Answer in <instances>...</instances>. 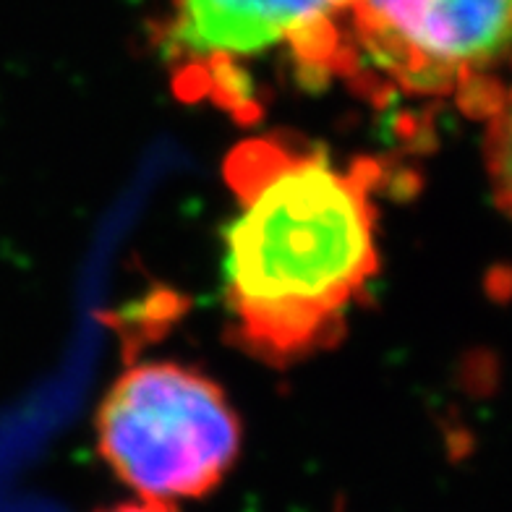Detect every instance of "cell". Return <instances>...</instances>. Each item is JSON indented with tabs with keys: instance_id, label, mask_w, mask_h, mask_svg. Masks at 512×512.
<instances>
[{
	"instance_id": "6da1fadb",
	"label": "cell",
	"mask_w": 512,
	"mask_h": 512,
	"mask_svg": "<svg viewBox=\"0 0 512 512\" xmlns=\"http://www.w3.org/2000/svg\"><path fill=\"white\" fill-rule=\"evenodd\" d=\"M223 178L236 204L223 236L233 335L267 364L327 351L379 272L374 162L254 136L225 157Z\"/></svg>"
},
{
	"instance_id": "7a4b0ae2",
	"label": "cell",
	"mask_w": 512,
	"mask_h": 512,
	"mask_svg": "<svg viewBox=\"0 0 512 512\" xmlns=\"http://www.w3.org/2000/svg\"><path fill=\"white\" fill-rule=\"evenodd\" d=\"M340 79L484 121L512 89V0H351Z\"/></svg>"
},
{
	"instance_id": "3957f363",
	"label": "cell",
	"mask_w": 512,
	"mask_h": 512,
	"mask_svg": "<svg viewBox=\"0 0 512 512\" xmlns=\"http://www.w3.org/2000/svg\"><path fill=\"white\" fill-rule=\"evenodd\" d=\"M97 450L142 499L176 502L215 492L241 452L225 392L183 364L123 371L97 411Z\"/></svg>"
},
{
	"instance_id": "277c9868",
	"label": "cell",
	"mask_w": 512,
	"mask_h": 512,
	"mask_svg": "<svg viewBox=\"0 0 512 512\" xmlns=\"http://www.w3.org/2000/svg\"><path fill=\"white\" fill-rule=\"evenodd\" d=\"M351 0H170L160 27L162 58L189 100L238 118L259 113L254 66L283 58L309 84L343 74Z\"/></svg>"
},
{
	"instance_id": "5b68a950",
	"label": "cell",
	"mask_w": 512,
	"mask_h": 512,
	"mask_svg": "<svg viewBox=\"0 0 512 512\" xmlns=\"http://www.w3.org/2000/svg\"><path fill=\"white\" fill-rule=\"evenodd\" d=\"M484 160L497 207L512 220V89L484 118Z\"/></svg>"
},
{
	"instance_id": "8992f818",
	"label": "cell",
	"mask_w": 512,
	"mask_h": 512,
	"mask_svg": "<svg viewBox=\"0 0 512 512\" xmlns=\"http://www.w3.org/2000/svg\"><path fill=\"white\" fill-rule=\"evenodd\" d=\"M102 512H176L170 502H155V499H136V502H126V505L110 507Z\"/></svg>"
}]
</instances>
